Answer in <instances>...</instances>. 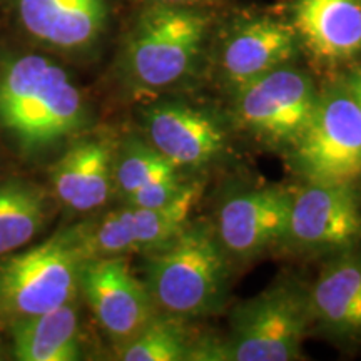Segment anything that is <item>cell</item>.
<instances>
[{
	"label": "cell",
	"mask_w": 361,
	"mask_h": 361,
	"mask_svg": "<svg viewBox=\"0 0 361 361\" xmlns=\"http://www.w3.org/2000/svg\"><path fill=\"white\" fill-rule=\"evenodd\" d=\"M85 102L66 69L39 54L11 59L0 71V130L27 157L74 135Z\"/></svg>",
	"instance_id": "obj_1"
},
{
	"label": "cell",
	"mask_w": 361,
	"mask_h": 361,
	"mask_svg": "<svg viewBox=\"0 0 361 361\" xmlns=\"http://www.w3.org/2000/svg\"><path fill=\"white\" fill-rule=\"evenodd\" d=\"M228 259L207 224L188 228L161 250L149 252L146 286L157 308L169 316L200 318L223 305Z\"/></svg>",
	"instance_id": "obj_2"
},
{
	"label": "cell",
	"mask_w": 361,
	"mask_h": 361,
	"mask_svg": "<svg viewBox=\"0 0 361 361\" xmlns=\"http://www.w3.org/2000/svg\"><path fill=\"white\" fill-rule=\"evenodd\" d=\"M211 19L204 8L147 4L130 27L123 66L135 87L162 90L183 80L201 56Z\"/></svg>",
	"instance_id": "obj_3"
},
{
	"label": "cell",
	"mask_w": 361,
	"mask_h": 361,
	"mask_svg": "<svg viewBox=\"0 0 361 361\" xmlns=\"http://www.w3.org/2000/svg\"><path fill=\"white\" fill-rule=\"evenodd\" d=\"M90 259L82 228L0 259V319L42 314L75 300L80 273Z\"/></svg>",
	"instance_id": "obj_4"
},
{
	"label": "cell",
	"mask_w": 361,
	"mask_h": 361,
	"mask_svg": "<svg viewBox=\"0 0 361 361\" xmlns=\"http://www.w3.org/2000/svg\"><path fill=\"white\" fill-rule=\"evenodd\" d=\"M311 318L308 295L284 284L271 288L234 311L231 338L219 360H298Z\"/></svg>",
	"instance_id": "obj_5"
},
{
	"label": "cell",
	"mask_w": 361,
	"mask_h": 361,
	"mask_svg": "<svg viewBox=\"0 0 361 361\" xmlns=\"http://www.w3.org/2000/svg\"><path fill=\"white\" fill-rule=\"evenodd\" d=\"M293 149L308 183L351 184L361 178V109L345 85L318 92L313 117Z\"/></svg>",
	"instance_id": "obj_6"
},
{
	"label": "cell",
	"mask_w": 361,
	"mask_h": 361,
	"mask_svg": "<svg viewBox=\"0 0 361 361\" xmlns=\"http://www.w3.org/2000/svg\"><path fill=\"white\" fill-rule=\"evenodd\" d=\"M234 90L239 123L264 141L286 146L303 135L318 101L313 79L290 64Z\"/></svg>",
	"instance_id": "obj_7"
},
{
	"label": "cell",
	"mask_w": 361,
	"mask_h": 361,
	"mask_svg": "<svg viewBox=\"0 0 361 361\" xmlns=\"http://www.w3.org/2000/svg\"><path fill=\"white\" fill-rule=\"evenodd\" d=\"M79 288L116 350L133 341L154 318V301L124 256L94 258L84 264Z\"/></svg>",
	"instance_id": "obj_8"
},
{
	"label": "cell",
	"mask_w": 361,
	"mask_h": 361,
	"mask_svg": "<svg viewBox=\"0 0 361 361\" xmlns=\"http://www.w3.org/2000/svg\"><path fill=\"white\" fill-rule=\"evenodd\" d=\"M361 236V209L351 184L308 183L293 194L286 236L300 250L348 246Z\"/></svg>",
	"instance_id": "obj_9"
},
{
	"label": "cell",
	"mask_w": 361,
	"mask_h": 361,
	"mask_svg": "<svg viewBox=\"0 0 361 361\" xmlns=\"http://www.w3.org/2000/svg\"><path fill=\"white\" fill-rule=\"evenodd\" d=\"M300 40L290 22L268 16L239 19L221 42L219 66L234 89L291 64Z\"/></svg>",
	"instance_id": "obj_10"
},
{
	"label": "cell",
	"mask_w": 361,
	"mask_h": 361,
	"mask_svg": "<svg viewBox=\"0 0 361 361\" xmlns=\"http://www.w3.org/2000/svg\"><path fill=\"white\" fill-rule=\"evenodd\" d=\"M144 129L176 168H201L223 154L226 134L207 112L178 102H162L144 111Z\"/></svg>",
	"instance_id": "obj_11"
},
{
	"label": "cell",
	"mask_w": 361,
	"mask_h": 361,
	"mask_svg": "<svg viewBox=\"0 0 361 361\" xmlns=\"http://www.w3.org/2000/svg\"><path fill=\"white\" fill-rule=\"evenodd\" d=\"M293 194L263 188L229 197L219 211L218 239L226 252L250 258L286 236Z\"/></svg>",
	"instance_id": "obj_12"
},
{
	"label": "cell",
	"mask_w": 361,
	"mask_h": 361,
	"mask_svg": "<svg viewBox=\"0 0 361 361\" xmlns=\"http://www.w3.org/2000/svg\"><path fill=\"white\" fill-rule=\"evenodd\" d=\"M17 13L30 37L57 51H84L106 29L107 0H17Z\"/></svg>",
	"instance_id": "obj_13"
},
{
	"label": "cell",
	"mask_w": 361,
	"mask_h": 361,
	"mask_svg": "<svg viewBox=\"0 0 361 361\" xmlns=\"http://www.w3.org/2000/svg\"><path fill=\"white\" fill-rule=\"evenodd\" d=\"M290 24L318 61L338 64L361 56L360 0H293Z\"/></svg>",
	"instance_id": "obj_14"
},
{
	"label": "cell",
	"mask_w": 361,
	"mask_h": 361,
	"mask_svg": "<svg viewBox=\"0 0 361 361\" xmlns=\"http://www.w3.org/2000/svg\"><path fill=\"white\" fill-rule=\"evenodd\" d=\"M116 151L107 139H84L54 164L51 183L62 206L89 213L109 200L114 186Z\"/></svg>",
	"instance_id": "obj_15"
},
{
	"label": "cell",
	"mask_w": 361,
	"mask_h": 361,
	"mask_svg": "<svg viewBox=\"0 0 361 361\" xmlns=\"http://www.w3.org/2000/svg\"><path fill=\"white\" fill-rule=\"evenodd\" d=\"M13 356L19 361H75L80 358L74 301L47 313L11 323Z\"/></svg>",
	"instance_id": "obj_16"
},
{
	"label": "cell",
	"mask_w": 361,
	"mask_h": 361,
	"mask_svg": "<svg viewBox=\"0 0 361 361\" xmlns=\"http://www.w3.org/2000/svg\"><path fill=\"white\" fill-rule=\"evenodd\" d=\"M311 314L336 333L361 331V261L329 264L310 293Z\"/></svg>",
	"instance_id": "obj_17"
},
{
	"label": "cell",
	"mask_w": 361,
	"mask_h": 361,
	"mask_svg": "<svg viewBox=\"0 0 361 361\" xmlns=\"http://www.w3.org/2000/svg\"><path fill=\"white\" fill-rule=\"evenodd\" d=\"M45 216V192L39 186L22 179L0 184V258L32 241Z\"/></svg>",
	"instance_id": "obj_18"
},
{
	"label": "cell",
	"mask_w": 361,
	"mask_h": 361,
	"mask_svg": "<svg viewBox=\"0 0 361 361\" xmlns=\"http://www.w3.org/2000/svg\"><path fill=\"white\" fill-rule=\"evenodd\" d=\"M202 192L201 184H186L168 204L159 207H133L137 251H156L169 245L188 228L194 206Z\"/></svg>",
	"instance_id": "obj_19"
},
{
	"label": "cell",
	"mask_w": 361,
	"mask_h": 361,
	"mask_svg": "<svg viewBox=\"0 0 361 361\" xmlns=\"http://www.w3.org/2000/svg\"><path fill=\"white\" fill-rule=\"evenodd\" d=\"M124 361H183L191 360L189 338L174 316L154 318L128 345L117 350Z\"/></svg>",
	"instance_id": "obj_20"
},
{
	"label": "cell",
	"mask_w": 361,
	"mask_h": 361,
	"mask_svg": "<svg viewBox=\"0 0 361 361\" xmlns=\"http://www.w3.org/2000/svg\"><path fill=\"white\" fill-rule=\"evenodd\" d=\"M176 173L178 168L151 146V142L135 137L124 142L114 159V186L124 197L151 180Z\"/></svg>",
	"instance_id": "obj_21"
},
{
	"label": "cell",
	"mask_w": 361,
	"mask_h": 361,
	"mask_svg": "<svg viewBox=\"0 0 361 361\" xmlns=\"http://www.w3.org/2000/svg\"><path fill=\"white\" fill-rule=\"evenodd\" d=\"M82 238L90 259L124 256L137 251V239L134 229L133 207L112 211L96 228L84 229Z\"/></svg>",
	"instance_id": "obj_22"
},
{
	"label": "cell",
	"mask_w": 361,
	"mask_h": 361,
	"mask_svg": "<svg viewBox=\"0 0 361 361\" xmlns=\"http://www.w3.org/2000/svg\"><path fill=\"white\" fill-rule=\"evenodd\" d=\"M184 186L186 184L180 183V178L176 173L144 184L137 191L129 194L126 200H128V204L133 207H159L173 201L183 191Z\"/></svg>",
	"instance_id": "obj_23"
},
{
	"label": "cell",
	"mask_w": 361,
	"mask_h": 361,
	"mask_svg": "<svg viewBox=\"0 0 361 361\" xmlns=\"http://www.w3.org/2000/svg\"><path fill=\"white\" fill-rule=\"evenodd\" d=\"M147 4H162V6H176V7H192L202 8L213 6L218 0H146Z\"/></svg>",
	"instance_id": "obj_24"
},
{
	"label": "cell",
	"mask_w": 361,
	"mask_h": 361,
	"mask_svg": "<svg viewBox=\"0 0 361 361\" xmlns=\"http://www.w3.org/2000/svg\"><path fill=\"white\" fill-rule=\"evenodd\" d=\"M345 87L348 89L350 96L355 99V102L358 104V107L361 109V66L358 69H355L350 74L348 80H346Z\"/></svg>",
	"instance_id": "obj_25"
},
{
	"label": "cell",
	"mask_w": 361,
	"mask_h": 361,
	"mask_svg": "<svg viewBox=\"0 0 361 361\" xmlns=\"http://www.w3.org/2000/svg\"><path fill=\"white\" fill-rule=\"evenodd\" d=\"M360 2H361V0H360Z\"/></svg>",
	"instance_id": "obj_26"
}]
</instances>
